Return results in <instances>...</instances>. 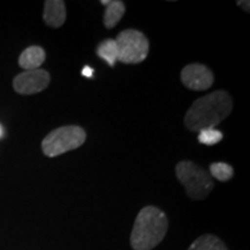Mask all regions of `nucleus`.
I'll use <instances>...</instances> for the list:
<instances>
[{"label":"nucleus","mask_w":250,"mask_h":250,"mask_svg":"<svg viewBox=\"0 0 250 250\" xmlns=\"http://www.w3.org/2000/svg\"><path fill=\"white\" fill-rule=\"evenodd\" d=\"M100 4L105 6L103 24L107 29H112L125 14V4L121 0H101Z\"/></svg>","instance_id":"9"},{"label":"nucleus","mask_w":250,"mask_h":250,"mask_svg":"<svg viewBox=\"0 0 250 250\" xmlns=\"http://www.w3.org/2000/svg\"><path fill=\"white\" fill-rule=\"evenodd\" d=\"M223 132L215 129H205L198 132V142L203 145L212 146L223 140Z\"/></svg>","instance_id":"14"},{"label":"nucleus","mask_w":250,"mask_h":250,"mask_svg":"<svg viewBox=\"0 0 250 250\" xmlns=\"http://www.w3.org/2000/svg\"><path fill=\"white\" fill-rule=\"evenodd\" d=\"M236 4H237V6H240V7H242L243 9H245V11H247V12L250 11V8H249L250 1H248V0H247V1H245V0H239Z\"/></svg>","instance_id":"16"},{"label":"nucleus","mask_w":250,"mask_h":250,"mask_svg":"<svg viewBox=\"0 0 250 250\" xmlns=\"http://www.w3.org/2000/svg\"><path fill=\"white\" fill-rule=\"evenodd\" d=\"M210 175L220 182H227L233 177L234 169L226 162H213L210 166Z\"/></svg>","instance_id":"13"},{"label":"nucleus","mask_w":250,"mask_h":250,"mask_svg":"<svg viewBox=\"0 0 250 250\" xmlns=\"http://www.w3.org/2000/svg\"><path fill=\"white\" fill-rule=\"evenodd\" d=\"M168 218L155 206H145L134 220L130 243L133 250H152L165 239L168 230Z\"/></svg>","instance_id":"2"},{"label":"nucleus","mask_w":250,"mask_h":250,"mask_svg":"<svg viewBox=\"0 0 250 250\" xmlns=\"http://www.w3.org/2000/svg\"><path fill=\"white\" fill-rule=\"evenodd\" d=\"M93 72H94V70H93L92 67L85 66V67H83V77H87V78H88V79H90V78L93 77Z\"/></svg>","instance_id":"15"},{"label":"nucleus","mask_w":250,"mask_h":250,"mask_svg":"<svg viewBox=\"0 0 250 250\" xmlns=\"http://www.w3.org/2000/svg\"><path fill=\"white\" fill-rule=\"evenodd\" d=\"M96 55L104 62H107L111 67L115 66L118 56V49L115 40L108 39L100 43L96 49Z\"/></svg>","instance_id":"12"},{"label":"nucleus","mask_w":250,"mask_h":250,"mask_svg":"<svg viewBox=\"0 0 250 250\" xmlns=\"http://www.w3.org/2000/svg\"><path fill=\"white\" fill-rule=\"evenodd\" d=\"M176 176L186 188L187 195L195 201H203L210 195L214 182L208 171L192 161H180L176 165Z\"/></svg>","instance_id":"3"},{"label":"nucleus","mask_w":250,"mask_h":250,"mask_svg":"<svg viewBox=\"0 0 250 250\" xmlns=\"http://www.w3.org/2000/svg\"><path fill=\"white\" fill-rule=\"evenodd\" d=\"M45 61L44 49L37 45H31L24 49L19 57V65L26 71L37 70Z\"/></svg>","instance_id":"10"},{"label":"nucleus","mask_w":250,"mask_h":250,"mask_svg":"<svg viewBox=\"0 0 250 250\" xmlns=\"http://www.w3.org/2000/svg\"><path fill=\"white\" fill-rule=\"evenodd\" d=\"M188 250H228L225 243L218 236L205 234L193 241Z\"/></svg>","instance_id":"11"},{"label":"nucleus","mask_w":250,"mask_h":250,"mask_svg":"<svg viewBox=\"0 0 250 250\" xmlns=\"http://www.w3.org/2000/svg\"><path fill=\"white\" fill-rule=\"evenodd\" d=\"M233 109V100L226 90H215L202 96L192 103L184 117L188 130L197 132L205 129H214L229 116Z\"/></svg>","instance_id":"1"},{"label":"nucleus","mask_w":250,"mask_h":250,"mask_svg":"<svg viewBox=\"0 0 250 250\" xmlns=\"http://www.w3.org/2000/svg\"><path fill=\"white\" fill-rule=\"evenodd\" d=\"M50 77L49 72L45 70H30L18 74L13 80V88L17 93L22 95H31L43 92L49 86Z\"/></svg>","instance_id":"6"},{"label":"nucleus","mask_w":250,"mask_h":250,"mask_svg":"<svg viewBox=\"0 0 250 250\" xmlns=\"http://www.w3.org/2000/svg\"><path fill=\"white\" fill-rule=\"evenodd\" d=\"M43 20L46 26L59 28L66 20V6L62 0H46L44 1Z\"/></svg>","instance_id":"8"},{"label":"nucleus","mask_w":250,"mask_h":250,"mask_svg":"<svg viewBox=\"0 0 250 250\" xmlns=\"http://www.w3.org/2000/svg\"><path fill=\"white\" fill-rule=\"evenodd\" d=\"M86 131L78 125H65L51 131L42 142V151L49 158L79 148L86 142Z\"/></svg>","instance_id":"4"},{"label":"nucleus","mask_w":250,"mask_h":250,"mask_svg":"<svg viewBox=\"0 0 250 250\" xmlns=\"http://www.w3.org/2000/svg\"><path fill=\"white\" fill-rule=\"evenodd\" d=\"M118 49L117 62L123 64H139L147 57L149 42L144 33L136 29L121 31L115 40Z\"/></svg>","instance_id":"5"},{"label":"nucleus","mask_w":250,"mask_h":250,"mask_svg":"<svg viewBox=\"0 0 250 250\" xmlns=\"http://www.w3.org/2000/svg\"><path fill=\"white\" fill-rule=\"evenodd\" d=\"M2 132H4V130H2V126H1V125H0V137L2 136Z\"/></svg>","instance_id":"17"},{"label":"nucleus","mask_w":250,"mask_h":250,"mask_svg":"<svg viewBox=\"0 0 250 250\" xmlns=\"http://www.w3.org/2000/svg\"><path fill=\"white\" fill-rule=\"evenodd\" d=\"M181 81L191 90H206L213 85L214 76L208 66L193 62L181 71Z\"/></svg>","instance_id":"7"}]
</instances>
